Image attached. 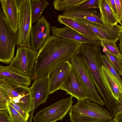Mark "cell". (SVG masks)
<instances>
[{"instance_id":"6da1fadb","label":"cell","mask_w":122,"mask_h":122,"mask_svg":"<svg viewBox=\"0 0 122 122\" xmlns=\"http://www.w3.org/2000/svg\"><path fill=\"white\" fill-rule=\"evenodd\" d=\"M81 44L74 41L50 36L38 52L31 78L47 76L53 67L76 55Z\"/></svg>"},{"instance_id":"7a4b0ae2","label":"cell","mask_w":122,"mask_h":122,"mask_svg":"<svg viewBox=\"0 0 122 122\" xmlns=\"http://www.w3.org/2000/svg\"><path fill=\"white\" fill-rule=\"evenodd\" d=\"M102 54L99 47L82 44H81L76 55L83 61L104 102H108L114 97L103 78L101 70Z\"/></svg>"},{"instance_id":"3957f363","label":"cell","mask_w":122,"mask_h":122,"mask_svg":"<svg viewBox=\"0 0 122 122\" xmlns=\"http://www.w3.org/2000/svg\"><path fill=\"white\" fill-rule=\"evenodd\" d=\"M71 122H105L113 119L106 109L88 99L78 100L69 113Z\"/></svg>"},{"instance_id":"277c9868","label":"cell","mask_w":122,"mask_h":122,"mask_svg":"<svg viewBox=\"0 0 122 122\" xmlns=\"http://www.w3.org/2000/svg\"><path fill=\"white\" fill-rule=\"evenodd\" d=\"M17 32L11 28L4 14L0 10V61L9 64L14 58V50L17 40Z\"/></svg>"},{"instance_id":"5b68a950","label":"cell","mask_w":122,"mask_h":122,"mask_svg":"<svg viewBox=\"0 0 122 122\" xmlns=\"http://www.w3.org/2000/svg\"><path fill=\"white\" fill-rule=\"evenodd\" d=\"M72 69L86 91L88 99L102 106L105 105L99 96L93 81L82 59L77 55L73 56L69 60Z\"/></svg>"},{"instance_id":"8992f818","label":"cell","mask_w":122,"mask_h":122,"mask_svg":"<svg viewBox=\"0 0 122 122\" xmlns=\"http://www.w3.org/2000/svg\"><path fill=\"white\" fill-rule=\"evenodd\" d=\"M18 8V37L16 45L31 48L32 26L30 0H17Z\"/></svg>"},{"instance_id":"52a82bcc","label":"cell","mask_w":122,"mask_h":122,"mask_svg":"<svg viewBox=\"0 0 122 122\" xmlns=\"http://www.w3.org/2000/svg\"><path fill=\"white\" fill-rule=\"evenodd\" d=\"M17 46L16 55L9 66L20 74L31 77L38 51L33 50L30 47Z\"/></svg>"},{"instance_id":"ba28073f","label":"cell","mask_w":122,"mask_h":122,"mask_svg":"<svg viewBox=\"0 0 122 122\" xmlns=\"http://www.w3.org/2000/svg\"><path fill=\"white\" fill-rule=\"evenodd\" d=\"M73 97L63 98L38 111L33 117L34 122H55L62 120L72 106Z\"/></svg>"},{"instance_id":"9c48e42d","label":"cell","mask_w":122,"mask_h":122,"mask_svg":"<svg viewBox=\"0 0 122 122\" xmlns=\"http://www.w3.org/2000/svg\"><path fill=\"white\" fill-rule=\"evenodd\" d=\"M51 26L45 17L42 16L34 25L32 26L30 35L31 48L39 51L50 36Z\"/></svg>"},{"instance_id":"30bf717a","label":"cell","mask_w":122,"mask_h":122,"mask_svg":"<svg viewBox=\"0 0 122 122\" xmlns=\"http://www.w3.org/2000/svg\"><path fill=\"white\" fill-rule=\"evenodd\" d=\"M84 26L94 33L100 40L116 42L122 33V25L100 24L86 21Z\"/></svg>"},{"instance_id":"8fae6325","label":"cell","mask_w":122,"mask_h":122,"mask_svg":"<svg viewBox=\"0 0 122 122\" xmlns=\"http://www.w3.org/2000/svg\"><path fill=\"white\" fill-rule=\"evenodd\" d=\"M72 69V65L68 61L56 65L50 70L47 76L50 94L59 90Z\"/></svg>"},{"instance_id":"7c38bea8","label":"cell","mask_w":122,"mask_h":122,"mask_svg":"<svg viewBox=\"0 0 122 122\" xmlns=\"http://www.w3.org/2000/svg\"><path fill=\"white\" fill-rule=\"evenodd\" d=\"M33 100V105L28 122H32L35 109L41 104L45 103L50 94L47 76L34 80L30 87Z\"/></svg>"},{"instance_id":"4fadbf2b","label":"cell","mask_w":122,"mask_h":122,"mask_svg":"<svg viewBox=\"0 0 122 122\" xmlns=\"http://www.w3.org/2000/svg\"><path fill=\"white\" fill-rule=\"evenodd\" d=\"M51 30L53 36L74 41L81 44H87L96 46H101L99 39L87 37L66 26L61 28L51 26Z\"/></svg>"},{"instance_id":"5bb4252c","label":"cell","mask_w":122,"mask_h":122,"mask_svg":"<svg viewBox=\"0 0 122 122\" xmlns=\"http://www.w3.org/2000/svg\"><path fill=\"white\" fill-rule=\"evenodd\" d=\"M59 90L65 91L67 94L76 98L78 100L88 99L86 91L72 69L61 86Z\"/></svg>"},{"instance_id":"9a60e30c","label":"cell","mask_w":122,"mask_h":122,"mask_svg":"<svg viewBox=\"0 0 122 122\" xmlns=\"http://www.w3.org/2000/svg\"><path fill=\"white\" fill-rule=\"evenodd\" d=\"M7 22L15 32L18 31V8L17 0H0Z\"/></svg>"},{"instance_id":"2e32d148","label":"cell","mask_w":122,"mask_h":122,"mask_svg":"<svg viewBox=\"0 0 122 122\" xmlns=\"http://www.w3.org/2000/svg\"><path fill=\"white\" fill-rule=\"evenodd\" d=\"M0 79L28 87L31 83L30 77L24 76L20 74L9 66H0Z\"/></svg>"},{"instance_id":"e0dca14e","label":"cell","mask_w":122,"mask_h":122,"mask_svg":"<svg viewBox=\"0 0 122 122\" xmlns=\"http://www.w3.org/2000/svg\"><path fill=\"white\" fill-rule=\"evenodd\" d=\"M63 16L83 19L99 24H103L100 16L97 10H81L79 9L70 11H64L62 15Z\"/></svg>"},{"instance_id":"ac0fdd59","label":"cell","mask_w":122,"mask_h":122,"mask_svg":"<svg viewBox=\"0 0 122 122\" xmlns=\"http://www.w3.org/2000/svg\"><path fill=\"white\" fill-rule=\"evenodd\" d=\"M59 23L63 24L80 34L91 38L99 39L97 36L93 32L85 26L74 20L72 18L64 16L62 15L58 16Z\"/></svg>"},{"instance_id":"d6986e66","label":"cell","mask_w":122,"mask_h":122,"mask_svg":"<svg viewBox=\"0 0 122 122\" xmlns=\"http://www.w3.org/2000/svg\"><path fill=\"white\" fill-rule=\"evenodd\" d=\"M99 5L100 16L103 24L115 25L119 23L122 25V23L119 20L106 0H99Z\"/></svg>"},{"instance_id":"ffe728a7","label":"cell","mask_w":122,"mask_h":122,"mask_svg":"<svg viewBox=\"0 0 122 122\" xmlns=\"http://www.w3.org/2000/svg\"><path fill=\"white\" fill-rule=\"evenodd\" d=\"M102 72L104 80L113 97L118 102L122 99V90L109 71L102 65Z\"/></svg>"},{"instance_id":"44dd1931","label":"cell","mask_w":122,"mask_h":122,"mask_svg":"<svg viewBox=\"0 0 122 122\" xmlns=\"http://www.w3.org/2000/svg\"><path fill=\"white\" fill-rule=\"evenodd\" d=\"M86 0H55L53 4L58 11H72L78 9L80 6Z\"/></svg>"},{"instance_id":"7402d4cb","label":"cell","mask_w":122,"mask_h":122,"mask_svg":"<svg viewBox=\"0 0 122 122\" xmlns=\"http://www.w3.org/2000/svg\"><path fill=\"white\" fill-rule=\"evenodd\" d=\"M31 10L32 24L37 21L42 16L44 10L49 5L46 0H31Z\"/></svg>"},{"instance_id":"603a6c76","label":"cell","mask_w":122,"mask_h":122,"mask_svg":"<svg viewBox=\"0 0 122 122\" xmlns=\"http://www.w3.org/2000/svg\"><path fill=\"white\" fill-rule=\"evenodd\" d=\"M101 58L102 65L108 70L114 79L122 90V79L112 63L106 55L102 54Z\"/></svg>"},{"instance_id":"cb8c5ba5","label":"cell","mask_w":122,"mask_h":122,"mask_svg":"<svg viewBox=\"0 0 122 122\" xmlns=\"http://www.w3.org/2000/svg\"><path fill=\"white\" fill-rule=\"evenodd\" d=\"M101 41V46L103 48H105L110 52L118 57L121 56V54L116 42L103 40Z\"/></svg>"},{"instance_id":"d4e9b609","label":"cell","mask_w":122,"mask_h":122,"mask_svg":"<svg viewBox=\"0 0 122 122\" xmlns=\"http://www.w3.org/2000/svg\"><path fill=\"white\" fill-rule=\"evenodd\" d=\"M7 107L11 122H27V121L21 114L8 103H7Z\"/></svg>"},{"instance_id":"484cf974","label":"cell","mask_w":122,"mask_h":122,"mask_svg":"<svg viewBox=\"0 0 122 122\" xmlns=\"http://www.w3.org/2000/svg\"><path fill=\"white\" fill-rule=\"evenodd\" d=\"M103 51L108 58L119 75L121 73V70L119 63L118 57L110 52L104 48H103Z\"/></svg>"},{"instance_id":"4316f807","label":"cell","mask_w":122,"mask_h":122,"mask_svg":"<svg viewBox=\"0 0 122 122\" xmlns=\"http://www.w3.org/2000/svg\"><path fill=\"white\" fill-rule=\"evenodd\" d=\"M99 0H86L79 6V10H89L99 8Z\"/></svg>"},{"instance_id":"83f0119b","label":"cell","mask_w":122,"mask_h":122,"mask_svg":"<svg viewBox=\"0 0 122 122\" xmlns=\"http://www.w3.org/2000/svg\"><path fill=\"white\" fill-rule=\"evenodd\" d=\"M7 103L10 104L17 112L21 114L27 121L29 117V114L28 113L22 108L11 100H8Z\"/></svg>"},{"instance_id":"f1b7e54d","label":"cell","mask_w":122,"mask_h":122,"mask_svg":"<svg viewBox=\"0 0 122 122\" xmlns=\"http://www.w3.org/2000/svg\"><path fill=\"white\" fill-rule=\"evenodd\" d=\"M9 99L5 93L0 89V110H7V102Z\"/></svg>"},{"instance_id":"f546056e","label":"cell","mask_w":122,"mask_h":122,"mask_svg":"<svg viewBox=\"0 0 122 122\" xmlns=\"http://www.w3.org/2000/svg\"><path fill=\"white\" fill-rule=\"evenodd\" d=\"M115 1L116 6L117 16L121 22L122 20V0H115Z\"/></svg>"},{"instance_id":"4dcf8cb0","label":"cell","mask_w":122,"mask_h":122,"mask_svg":"<svg viewBox=\"0 0 122 122\" xmlns=\"http://www.w3.org/2000/svg\"><path fill=\"white\" fill-rule=\"evenodd\" d=\"M0 122H11L10 116L7 110H0Z\"/></svg>"},{"instance_id":"1f68e13d","label":"cell","mask_w":122,"mask_h":122,"mask_svg":"<svg viewBox=\"0 0 122 122\" xmlns=\"http://www.w3.org/2000/svg\"><path fill=\"white\" fill-rule=\"evenodd\" d=\"M109 6L117 15L116 5L115 0H106Z\"/></svg>"},{"instance_id":"d6a6232c","label":"cell","mask_w":122,"mask_h":122,"mask_svg":"<svg viewBox=\"0 0 122 122\" xmlns=\"http://www.w3.org/2000/svg\"><path fill=\"white\" fill-rule=\"evenodd\" d=\"M113 119L115 122H122V112L116 114Z\"/></svg>"},{"instance_id":"836d02e7","label":"cell","mask_w":122,"mask_h":122,"mask_svg":"<svg viewBox=\"0 0 122 122\" xmlns=\"http://www.w3.org/2000/svg\"><path fill=\"white\" fill-rule=\"evenodd\" d=\"M122 112V99L117 102V106L116 114Z\"/></svg>"},{"instance_id":"e575fe53","label":"cell","mask_w":122,"mask_h":122,"mask_svg":"<svg viewBox=\"0 0 122 122\" xmlns=\"http://www.w3.org/2000/svg\"><path fill=\"white\" fill-rule=\"evenodd\" d=\"M119 46L121 54L122 55V33L119 39Z\"/></svg>"},{"instance_id":"d590c367","label":"cell","mask_w":122,"mask_h":122,"mask_svg":"<svg viewBox=\"0 0 122 122\" xmlns=\"http://www.w3.org/2000/svg\"><path fill=\"white\" fill-rule=\"evenodd\" d=\"M119 59V63L120 66L121 71L120 74L119 75L120 76H122V55L118 57Z\"/></svg>"},{"instance_id":"8d00e7d4","label":"cell","mask_w":122,"mask_h":122,"mask_svg":"<svg viewBox=\"0 0 122 122\" xmlns=\"http://www.w3.org/2000/svg\"><path fill=\"white\" fill-rule=\"evenodd\" d=\"M115 122L114 119H113L111 121H108L107 122Z\"/></svg>"},{"instance_id":"74e56055","label":"cell","mask_w":122,"mask_h":122,"mask_svg":"<svg viewBox=\"0 0 122 122\" xmlns=\"http://www.w3.org/2000/svg\"><path fill=\"white\" fill-rule=\"evenodd\" d=\"M121 22H122V20L121 21Z\"/></svg>"}]
</instances>
